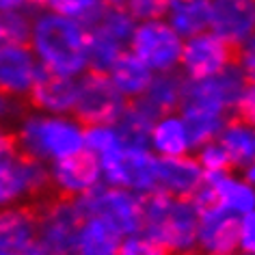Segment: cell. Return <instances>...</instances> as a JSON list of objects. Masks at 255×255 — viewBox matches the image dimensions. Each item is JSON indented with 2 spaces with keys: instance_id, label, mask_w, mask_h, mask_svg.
Returning <instances> with one entry per match:
<instances>
[{
  "instance_id": "6da1fadb",
  "label": "cell",
  "mask_w": 255,
  "mask_h": 255,
  "mask_svg": "<svg viewBox=\"0 0 255 255\" xmlns=\"http://www.w3.org/2000/svg\"><path fill=\"white\" fill-rule=\"evenodd\" d=\"M26 43L43 72L69 78L89 72V26L78 20L52 9H37Z\"/></svg>"
},
{
  "instance_id": "7a4b0ae2",
  "label": "cell",
  "mask_w": 255,
  "mask_h": 255,
  "mask_svg": "<svg viewBox=\"0 0 255 255\" xmlns=\"http://www.w3.org/2000/svg\"><path fill=\"white\" fill-rule=\"evenodd\" d=\"M11 138L17 154L46 167L85 151V126L74 115H52L30 108L13 119Z\"/></svg>"
},
{
  "instance_id": "3957f363",
  "label": "cell",
  "mask_w": 255,
  "mask_h": 255,
  "mask_svg": "<svg viewBox=\"0 0 255 255\" xmlns=\"http://www.w3.org/2000/svg\"><path fill=\"white\" fill-rule=\"evenodd\" d=\"M199 208L193 199L151 193L143 201V234L167 255H197Z\"/></svg>"
},
{
  "instance_id": "277c9868",
  "label": "cell",
  "mask_w": 255,
  "mask_h": 255,
  "mask_svg": "<svg viewBox=\"0 0 255 255\" xmlns=\"http://www.w3.org/2000/svg\"><path fill=\"white\" fill-rule=\"evenodd\" d=\"M85 219L106 223L119 238L143 232V201L145 197L126 188L100 184L89 195L76 199Z\"/></svg>"
},
{
  "instance_id": "5b68a950",
  "label": "cell",
  "mask_w": 255,
  "mask_h": 255,
  "mask_svg": "<svg viewBox=\"0 0 255 255\" xmlns=\"http://www.w3.org/2000/svg\"><path fill=\"white\" fill-rule=\"evenodd\" d=\"M102 184L147 197L158 193V158L147 145H124L98 160Z\"/></svg>"
},
{
  "instance_id": "8992f818",
  "label": "cell",
  "mask_w": 255,
  "mask_h": 255,
  "mask_svg": "<svg viewBox=\"0 0 255 255\" xmlns=\"http://www.w3.org/2000/svg\"><path fill=\"white\" fill-rule=\"evenodd\" d=\"M136 20L126 7H102L89 24V69L106 74L121 54L128 52Z\"/></svg>"
},
{
  "instance_id": "52a82bcc",
  "label": "cell",
  "mask_w": 255,
  "mask_h": 255,
  "mask_svg": "<svg viewBox=\"0 0 255 255\" xmlns=\"http://www.w3.org/2000/svg\"><path fill=\"white\" fill-rule=\"evenodd\" d=\"M184 39L167 24L164 17L136 22L128 52L134 54L151 74L177 72Z\"/></svg>"
},
{
  "instance_id": "ba28073f",
  "label": "cell",
  "mask_w": 255,
  "mask_h": 255,
  "mask_svg": "<svg viewBox=\"0 0 255 255\" xmlns=\"http://www.w3.org/2000/svg\"><path fill=\"white\" fill-rule=\"evenodd\" d=\"M37 214V245L48 255L72 253L82 225V212L76 199L54 197L35 210Z\"/></svg>"
},
{
  "instance_id": "9c48e42d",
  "label": "cell",
  "mask_w": 255,
  "mask_h": 255,
  "mask_svg": "<svg viewBox=\"0 0 255 255\" xmlns=\"http://www.w3.org/2000/svg\"><path fill=\"white\" fill-rule=\"evenodd\" d=\"M50 190L48 167L17 154L0 158V208L28 206Z\"/></svg>"
},
{
  "instance_id": "30bf717a",
  "label": "cell",
  "mask_w": 255,
  "mask_h": 255,
  "mask_svg": "<svg viewBox=\"0 0 255 255\" xmlns=\"http://www.w3.org/2000/svg\"><path fill=\"white\" fill-rule=\"evenodd\" d=\"M249 89H253V78H249L245 72H240L232 63L229 67L214 76H208L201 80H186L182 102L234 117L236 104Z\"/></svg>"
},
{
  "instance_id": "8fae6325",
  "label": "cell",
  "mask_w": 255,
  "mask_h": 255,
  "mask_svg": "<svg viewBox=\"0 0 255 255\" xmlns=\"http://www.w3.org/2000/svg\"><path fill=\"white\" fill-rule=\"evenodd\" d=\"M126 104L128 102L113 87L106 74L89 69L76 78V104L72 115L82 126L115 124Z\"/></svg>"
},
{
  "instance_id": "7c38bea8",
  "label": "cell",
  "mask_w": 255,
  "mask_h": 255,
  "mask_svg": "<svg viewBox=\"0 0 255 255\" xmlns=\"http://www.w3.org/2000/svg\"><path fill=\"white\" fill-rule=\"evenodd\" d=\"M232 63H234V48L223 39H219L214 33L203 30L199 35L184 39L177 72L186 80H201L223 72Z\"/></svg>"
},
{
  "instance_id": "4fadbf2b",
  "label": "cell",
  "mask_w": 255,
  "mask_h": 255,
  "mask_svg": "<svg viewBox=\"0 0 255 255\" xmlns=\"http://www.w3.org/2000/svg\"><path fill=\"white\" fill-rule=\"evenodd\" d=\"M197 206L210 203L221 208L223 212L236 216H247L255 212V186L238 171H225V173L206 177L201 190L193 197Z\"/></svg>"
},
{
  "instance_id": "5bb4252c",
  "label": "cell",
  "mask_w": 255,
  "mask_h": 255,
  "mask_svg": "<svg viewBox=\"0 0 255 255\" xmlns=\"http://www.w3.org/2000/svg\"><path fill=\"white\" fill-rule=\"evenodd\" d=\"M43 69L28 43H0V93L22 102L33 91Z\"/></svg>"
},
{
  "instance_id": "9a60e30c",
  "label": "cell",
  "mask_w": 255,
  "mask_h": 255,
  "mask_svg": "<svg viewBox=\"0 0 255 255\" xmlns=\"http://www.w3.org/2000/svg\"><path fill=\"white\" fill-rule=\"evenodd\" d=\"M208 30L234 50L253 41L255 0H210Z\"/></svg>"
},
{
  "instance_id": "2e32d148",
  "label": "cell",
  "mask_w": 255,
  "mask_h": 255,
  "mask_svg": "<svg viewBox=\"0 0 255 255\" xmlns=\"http://www.w3.org/2000/svg\"><path fill=\"white\" fill-rule=\"evenodd\" d=\"M48 184H50V190L56 193V197L80 199V197L89 195L102 184L100 164L87 151H80V154L69 156L65 160L50 164Z\"/></svg>"
},
{
  "instance_id": "e0dca14e",
  "label": "cell",
  "mask_w": 255,
  "mask_h": 255,
  "mask_svg": "<svg viewBox=\"0 0 255 255\" xmlns=\"http://www.w3.org/2000/svg\"><path fill=\"white\" fill-rule=\"evenodd\" d=\"M197 208V255H238V219L210 203Z\"/></svg>"
},
{
  "instance_id": "ac0fdd59",
  "label": "cell",
  "mask_w": 255,
  "mask_h": 255,
  "mask_svg": "<svg viewBox=\"0 0 255 255\" xmlns=\"http://www.w3.org/2000/svg\"><path fill=\"white\" fill-rule=\"evenodd\" d=\"M206 175L193 154L175 158H158V193L193 199L199 193Z\"/></svg>"
},
{
  "instance_id": "d6986e66",
  "label": "cell",
  "mask_w": 255,
  "mask_h": 255,
  "mask_svg": "<svg viewBox=\"0 0 255 255\" xmlns=\"http://www.w3.org/2000/svg\"><path fill=\"white\" fill-rule=\"evenodd\" d=\"M147 149L156 158H175L195 151L186 121L180 113H167L154 119L147 134Z\"/></svg>"
},
{
  "instance_id": "ffe728a7",
  "label": "cell",
  "mask_w": 255,
  "mask_h": 255,
  "mask_svg": "<svg viewBox=\"0 0 255 255\" xmlns=\"http://www.w3.org/2000/svg\"><path fill=\"white\" fill-rule=\"evenodd\" d=\"M26 100L35 111L52 115H72L76 104V78L43 72Z\"/></svg>"
},
{
  "instance_id": "44dd1931",
  "label": "cell",
  "mask_w": 255,
  "mask_h": 255,
  "mask_svg": "<svg viewBox=\"0 0 255 255\" xmlns=\"http://www.w3.org/2000/svg\"><path fill=\"white\" fill-rule=\"evenodd\" d=\"M216 143L225 151L232 171H242L255 167V126L253 121L229 117L221 128Z\"/></svg>"
},
{
  "instance_id": "7402d4cb",
  "label": "cell",
  "mask_w": 255,
  "mask_h": 255,
  "mask_svg": "<svg viewBox=\"0 0 255 255\" xmlns=\"http://www.w3.org/2000/svg\"><path fill=\"white\" fill-rule=\"evenodd\" d=\"M184 87H186V78H184L180 72L154 74L147 89H145V93L138 98V102H141L154 117L175 113L182 104Z\"/></svg>"
},
{
  "instance_id": "603a6c76",
  "label": "cell",
  "mask_w": 255,
  "mask_h": 255,
  "mask_svg": "<svg viewBox=\"0 0 255 255\" xmlns=\"http://www.w3.org/2000/svg\"><path fill=\"white\" fill-rule=\"evenodd\" d=\"M106 76L113 82V87L121 93V98L126 102H132V100H138L145 93V89H147L154 74L134 54L126 52L115 61V65L108 69Z\"/></svg>"
},
{
  "instance_id": "cb8c5ba5",
  "label": "cell",
  "mask_w": 255,
  "mask_h": 255,
  "mask_svg": "<svg viewBox=\"0 0 255 255\" xmlns=\"http://www.w3.org/2000/svg\"><path fill=\"white\" fill-rule=\"evenodd\" d=\"M0 236L15 245L20 251L37 247V214L30 206L0 208Z\"/></svg>"
},
{
  "instance_id": "d4e9b609",
  "label": "cell",
  "mask_w": 255,
  "mask_h": 255,
  "mask_svg": "<svg viewBox=\"0 0 255 255\" xmlns=\"http://www.w3.org/2000/svg\"><path fill=\"white\" fill-rule=\"evenodd\" d=\"M164 20L182 39L208 30L210 0H171Z\"/></svg>"
},
{
  "instance_id": "484cf974",
  "label": "cell",
  "mask_w": 255,
  "mask_h": 255,
  "mask_svg": "<svg viewBox=\"0 0 255 255\" xmlns=\"http://www.w3.org/2000/svg\"><path fill=\"white\" fill-rule=\"evenodd\" d=\"M119 240L121 238L106 223L98 219H82L74 251L78 255H115Z\"/></svg>"
},
{
  "instance_id": "4316f807",
  "label": "cell",
  "mask_w": 255,
  "mask_h": 255,
  "mask_svg": "<svg viewBox=\"0 0 255 255\" xmlns=\"http://www.w3.org/2000/svg\"><path fill=\"white\" fill-rule=\"evenodd\" d=\"M154 115L145 108L138 100L128 102L124 113L119 115V119L115 121L121 138L126 145H147V134L149 128L154 124Z\"/></svg>"
},
{
  "instance_id": "83f0119b",
  "label": "cell",
  "mask_w": 255,
  "mask_h": 255,
  "mask_svg": "<svg viewBox=\"0 0 255 255\" xmlns=\"http://www.w3.org/2000/svg\"><path fill=\"white\" fill-rule=\"evenodd\" d=\"M124 145L126 143L115 124L85 126V151L89 156H93L95 160H102Z\"/></svg>"
},
{
  "instance_id": "f1b7e54d",
  "label": "cell",
  "mask_w": 255,
  "mask_h": 255,
  "mask_svg": "<svg viewBox=\"0 0 255 255\" xmlns=\"http://www.w3.org/2000/svg\"><path fill=\"white\" fill-rule=\"evenodd\" d=\"M30 17L33 13H28V9L0 13V43H26L30 33Z\"/></svg>"
},
{
  "instance_id": "f546056e",
  "label": "cell",
  "mask_w": 255,
  "mask_h": 255,
  "mask_svg": "<svg viewBox=\"0 0 255 255\" xmlns=\"http://www.w3.org/2000/svg\"><path fill=\"white\" fill-rule=\"evenodd\" d=\"M102 0H50L46 9H52L56 13L78 20L82 24H91L95 20V15L102 11Z\"/></svg>"
},
{
  "instance_id": "4dcf8cb0",
  "label": "cell",
  "mask_w": 255,
  "mask_h": 255,
  "mask_svg": "<svg viewBox=\"0 0 255 255\" xmlns=\"http://www.w3.org/2000/svg\"><path fill=\"white\" fill-rule=\"evenodd\" d=\"M193 156H195L197 164L201 167V171H203V175L206 177H212V175L225 173V171H232L225 151H223V147L216 141H210V143H203V145H199V147H195Z\"/></svg>"
},
{
  "instance_id": "1f68e13d",
  "label": "cell",
  "mask_w": 255,
  "mask_h": 255,
  "mask_svg": "<svg viewBox=\"0 0 255 255\" xmlns=\"http://www.w3.org/2000/svg\"><path fill=\"white\" fill-rule=\"evenodd\" d=\"M115 255H167V253H164L162 249L158 247V242L151 240L147 234L138 232V234L121 238Z\"/></svg>"
},
{
  "instance_id": "d6a6232c",
  "label": "cell",
  "mask_w": 255,
  "mask_h": 255,
  "mask_svg": "<svg viewBox=\"0 0 255 255\" xmlns=\"http://www.w3.org/2000/svg\"><path fill=\"white\" fill-rule=\"evenodd\" d=\"M169 2L171 0H128L126 9L136 22H145V20H158V17H164Z\"/></svg>"
},
{
  "instance_id": "836d02e7",
  "label": "cell",
  "mask_w": 255,
  "mask_h": 255,
  "mask_svg": "<svg viewBox=\"0 0 255 255\" xmlns=\"http://www.w3.org/2000/svg\"><path fill=\"white\" fill-rule=\"evenodd\" d=\"M238 253L255 255V212L238 219Z\"/></svg>"
},
{
  "instance_id": "e575fe53",
  "label": "cell",
  "mask_w": 255,
  "mask_h": 255,
  "mask_svg": "<svg viewBox=\"0 0 255 255\" xmlns=\"http://www.w3.org/2000/svg\"><path fill=\"white\" fill-rule=\"evenodd\" d=\"M234 65L245 72L249 78H253V72H255V48H253V41L245 43V46L236 48L234 50Z\"/></svg>"
},
{
  "instance_id": "d590c367",
  "label": "cell",
  "mask_w": 255,
  "mask_h": 255,
  "mask_svg": "<svg viewBox=\"0 0 255 255\" xmlns=\"http://www.w3.org/2000/svg\"><path fill=\"white\" fill-rule=\"evenodd\" d=\"M20 102L7 98V95L0 93V124L2 126H9L13 124V119L20 115Z\"/></svg>"
},
{
  "instance_id": "8d00e7d4",
  "label": "cell",
  "mask_w": 255,
  "mask_h": 255,
  "mask_svg": "<svg viewBox=\"0 0 255 255\" xmlns=\"http://www.w3.org/2000/svg\"><path fill=\"white\" fill-rule=\"evenodd\" d=\"M13 151V138H11V130L7 126L0 124V158Z\"/></svg>"
},
{
  "instance_id": "74e56055",
  "label": "cell",
  "mask_w": 255,
  "mask_h": 255,
  "mask_svg": "<svg viewBox=\"0 0 255 255\" xmlns=\"http://www.w3.org/2000/svg\"><path fill=\"white\" fill-rule=\"evenodd\" d=\"M28 9V0H0V13L4 11H20Z\"/></svg>"
},
{
  "instance_id": "f35d334b",
  "label": "cell",
  "mask_w": 255,
  "mask_h": 255,
  "mask_svg": "<svg viewBox=\"0 0 255 255\" xmlns=\"http://www.w3.org/2000/svg\"><path fill=\"white\" fill-rule=\"evenodd\" d=\"M33 251H28V253H24V251H20L15 245H11L9 240H4L2 236H0V255H30Z\"/></svg>"
},
{
  "instance_id": "ab89813d",
  "label": "cell",
  "mask_w": 255,
  "mask_h": 255,
  "mask_svg": "<svg viewBox=\"0 0 255 255\" xmlns=\"http://www.w3.org/2000/svg\"><path fill=\"white\" fill-rule=\"evenodd\" d=\"M128 0H102L104 7H126Z\"/></svg>"
},
{
  "instance_id": "60d3db41",
  "label": "cell",
  "mask_w": 255,
  "mask_h": 255,
  "mask_svg": "<svg viewBox=\"0 0 255 255\" xmlns=\"http://www.w3.org/2000/svg\"><path fill=\"white\" fill-rule=\"evenodd\" d=\"M48 2L50 0H28V4H35V7H39V9H46Z\"/></svg>"
},
{
  "instance_id": "b9f144b4",
  "label": "cell",
  "mask_w": 255,
  "mask_h": 255,
  "mask_svg": "<svg viewBox=\"0 0 255 255\" xmlns=\"http://www.w3.org/2000/svg\"><path fill=\"white\" fill-rule=\"evenodd\" d=\"M65 255H78V253H76V251H72V253H65Z\"/></svg>"
},
{
  "instance_id": "7bdbcfd3",
  "label": "cell",
  "mask_w": 255,
  "mask_h": 255,
  "mask_svg": "<svg viewBox=\"0 0 255 255\" xmlns=\"http://www.w3.org/2000/svg\"><path fill=\"white\" fill-rule=\"evenodd\" d=\"M238 255H242V253H238Z\"/></svg>"
}]
</instances>
